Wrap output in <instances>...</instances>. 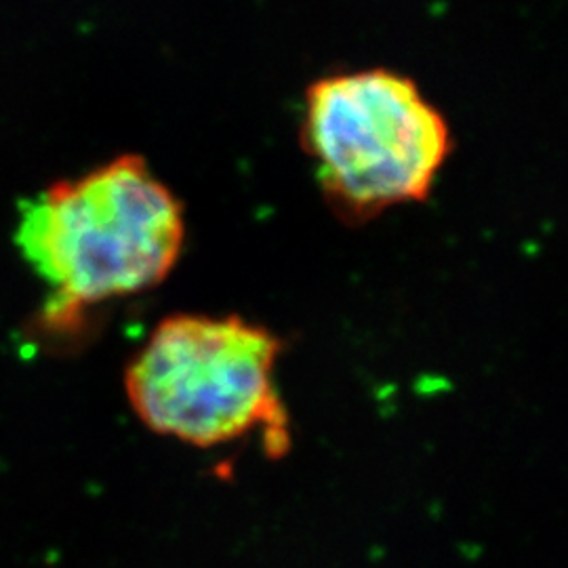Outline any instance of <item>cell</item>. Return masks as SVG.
Instances as JSON below:
<instances>
[{"label":"cell","instance_id":"3957f363","mask_svg":"<svg viewBox=\"0 0 568 568\" xmlns=\"http://www.w3.org/2000/svg\"><path fill=\"white\" fill-rule=\"evenodd\" d=\"M302 143L333 211L363 222L389 206L426 201L453 138L417 82L368 68L307 87Z\"/></svg>","mask_w":568,"mask_h":568},{"label":"cell","instance_id":"6da1fadb","mask_svg":"<svg viewBox=\"0 0 568 568\" xmlns=\"http://www.w3.org/2000/svg\"><path fill=\"white\" fill-rule=\"evenodd\" d=\"M180 199L138 154H122L20 204L16 244L51 286L49 321L163 283L182 255Z\"/></svg>","mask_w":568,"mask_h":568},{"label":"cell","instance_id":"7a4b0ae2","mask_svg":"<svg viewBox=\"0 0 568 568\" xmlns=\"http://www.w3.org/2000/svg\"><path fill=\"white\" fill-rule=\"evenodd\" d=\"M283 342L241 316L175 314L150 333L124 373L129 405L152 432L220 447L264 429L281 455L288 422L274 384Z\"/></svg>","mask_w":568,"mask_h":568}]
</instances>
